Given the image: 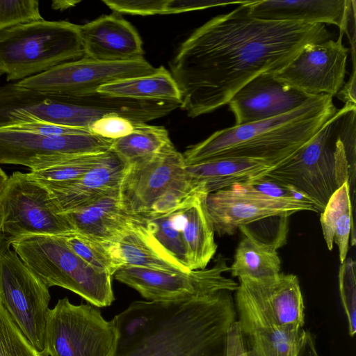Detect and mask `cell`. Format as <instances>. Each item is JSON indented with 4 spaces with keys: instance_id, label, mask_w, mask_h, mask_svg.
<instances>
[{
    "instance_id": "obj_1",
    "label": "cell",
    "mask_w": 356,
    "mask_h": 356,
    "mask_svg": "<svg viewBox=\"0 0 356 356\" xmlns=\"http://www.w3.org/2000/svg\"><path fill=\"white\" fill-rule=\"evenodd\" d=\"M247 3L195 29L170 63L181 95L180 107L191 118L228 104L250 80L276 73L307 44L330 39L323 24L276 22L251 16Z\"/></svg>"
},
{
    "instance_id": "obj_2",
    "label": "cell",
    "mask_w": 356,
    "mask_h": 356,
    "mask_svg": "<svg viewBox=\"0 0 356 356\" xmlns=\"http://www.w3.org/2000/svg\"><path fill=\"white\" fill-rule=\"evenodd\" d=\"M232 292L131 302L113 318L118 330L113 356H225L236 315Z\"/></svg>"
},
{
    "instance_id": "obj_3",
    "label": "cell",
    "mask_w": 356,
    "mask_h": 356,
    "mask_svg": "<svg viewBox=\"0 0 356 356\" xmlns=\"http://www.w3.org/2000/svg\"><path fill=\"white\" fill-rule=\"evenodd\" d=\"M333 97L316 95L297 108L269 119L234 125L188 147L186 165L220 158H245L276 168L312 139L334 115Z\"/></svg>"
},
{
    "instance_id": "obj_4",
    "label": "cell",
    "mask_w": 356,
    "mask_h": 356,
    "mask_svg": "<svg viewBox=\"0 0 356 356\" xmlns=\"http://www.w3.org/2000/svg\"><path fill=\"white\" fill-rule=\"evenodd\" d=\"M356 105L346 103L301 148L266 176L305 195L322 212L346 181L354 183Z\"/></svg>"
},
{
    "instance_id": "obj_5",
    "label": "cell",
    "mask_w": 356,
    "mask_h": 356,
    "mask_svg": "<svg viewBox=\"0 0 356 356\" xmlns=\"http://www.w3.org/2000/svg\"><path fill=\"white\" fill-rule=\"evenodd\" d=\"M84 57L79 25L40 20L0 31V72L17 82Z\"/></svg>"
},
{
    "instance_id": "obj_6",
    "label": "cell",
    "mask_w": 356,
    "mask_h": 356,
    "mask_svg": "<svg viewBox=\"0 0 356 356\" xmlns=\"http://www.w3.org/2000/svg\"><path fill=\"white\" fill-rule=\"evenodd\" d=\"M19 257L49 287L57 286L79 295L97 307L111 305V275L75 254L64 236H31L11 243Z\"/></svg>"
},
{
    "instance_id": "obj_7",
    "label": "cell",
    "mask_w": 356,
    "mask_h": 356,
    "mask_svg": "<svg viewBox=\"0 0 356 356\" xmlns=\"http://www.w3.org/2000/svg\"><path fill=\"white\" fill-rule=\"evenodd\" d=\"M0 231L8 241L76 232L48 188L30 172H15L0 196Z\"/></svg>"
},
{
    "instance_id": "obj_8",
    "label": "cell",
    "mask_w": 356,
    "mask_h": 356,
    "mask_svg": "<svg viewBox=\"0 0 356 356\" xmlns=\"http://www.w3.org/2000/svg\"><path fill=\"white\" fill-rule=\"evenodd\" d=\"M118 341L114 320L106 321L94 305H76L65 297L49 310L46 325L49 356H113Z\"/></svg>"
},
{
    "instance_id": "obj_9",
    "label": "cell",
    "mask_w": 356,
    "mask_h": 356,
    "mask_svg": "<svg viewBox=\"0 0 356 356\" xmlns=\"http://www.w3.org/2000/svg\"><path fill=\"white\" fill-rule=\"evenodd\" d=\"M50 300L49 287L13 250H6L0 259V301L31 345L47 355L46 325Z\"/></svg>"
},
{
    "instance_id": "obj_10",
    "label": "cell",
    "mask_w": 356,
    "mask_h": 356,
    "mask_svg": "<svg viewBox=\"0 0 356 356\" xmlns=\"http://www.w3.org/2000/svg\"><path fill=\"white\" fill-rule=\"evenodd\" d=\"M229 270L226 258L218 254L212 267L187 273H170L160 270L123 267L114 277L137 291L152 302L188 300L221 290L234 291L238 284L223 274Z\"/></svg>"
},
{
    "instance_id": "obj_11",
    "label": "cell",
    "mask_w": 356,
    "mask_h": 356,
    "mask_svg": "<svg viewBox=\"0 0 356 356\" xmlns=\"http://www.w3.org/2000/svg\"><path fill=\"white\" fill-rule=\"evenodd\" d=\"M113 141L90 132L49 136L17 125L3 127H0V164L19 165L35 171L66 156L109 151Z\"/></svg>"
},
{
    "instance_id": "obj_12",
    "label": "cell",
    "mask_w": 356,
    "mask_h": 356,
    "mask_svg": "<svg viewBox=\"0 0 356 356\" xmlns=\"http://www.w3.org/2000/svg\"><path fill=\"white\" fill-rule=\"evenodd\" d=\"M144 58L110 63L82 58L56 65L40 74L16 82L23 88L63 96H80L97 91L105 84L156 71Z\"/></svg>"
},
{
    "instance_id": "obj_13",
    "label": "cell",
    "mask_w": 356,
    "mask_h": 356,
    "mask_svg": "<svg viewBox=\"0 0 356 356\" xmlns=\"http://www.w3.org/2000/svg\"><path fill=\"white\" fill-rule=\"evenodd\" d=\"M205 207L218 236L232 235L240 226L271 217H289L302 211L317 212L309 202L270 197L252 189L246 182L208 193Z\"/></svg>"
},
{
    "instance_id": "obj_14",
    "label": "cell",
    "mask_w": 356,
    "mask_h": 356,
    "mask_svg": "<svg viewBox=\"0 0 356 356\" xmlns=\"http://www.w3.org/2000/svg\"><path fill=\"white\" fill-rule=\"evenodd\" d=\"M238 280L236 290L238 323L250 347L248 355L297 356L307 330L281 326L248 279Z\"/></svg>"
},
{
    "instance_id": "obj_15",
    "label": "cell",
    "mask_w": 356,
    "mask_h": 356,
    "mask_svg": "<svg viewBox=\"0 0 356 356\" xmlns=\"http://www.w3.org/2000/svg\"><path fill=\"white\" fill-rule=\"evenodd\" d=\"M183 154L172 142L156 154L129 165L119 188L123 209L142 216L172 186L186 179Z\"/></svg>"
},
{
    "instance_id": "obj_16",
    "label": "cell",
    "mask_w": 356,
    "mask_h": 356,
    "mask_svg": "<svg viewBox=\"0 0 356 356\" xmlns=\"http://www.w3.org/2000/svg\"><path fill=\"white\" fill-rule=\"evenodd\" d=\"M343 33L337 40L306 45L274 77L301 92L336 96L345 83L348 49L343 44Z\"/></svg>"
},
{
    "instance_id": "obj_17",
    "label": "cell",
    "mask_w": 356,
    "mask_h": 356,
    "mask_svg": "<svg viewBox=\"0 0 356 356\" xmlns=\"http://www.w3.org/2000/svg\"><path fill=\"white\" fill-rule=\"evenodd\" d=\"M315 96L279 81L274 73H263L238 90L227 104L235 125H243L291 111Z\"/></svg>"
},
{
    "instance_id": "obj_18",
    "label": "cell",
    "mask_w": 356,
    "mask_h": 356,
    "mask_svg": "<svg viewBox=\"0 0 356 356\" xmlns=\"http://www.w3.org/2000/svg\"><path fill=\"white\" fill-rule=\"evenodd\" d=\"M84 57L118 63L143 58V42L135 28L116 14L79 25Z\"/></svg>"
},
{
    "instance_id": "obj_19",
    "label": "cell",
    "mask_w": 356,
    "mask_h": 356,
    "mask_svg": "<svg viewBox=\"0 0 356 356\" xmlns=\"http://www.w3.org/2000/svg\"><path fill=\"white\" fill-rule=\"evenodd\" d=\"M128 167L110 149L99 165L76 179L60 183L40 181L48 188L60 211L66 213L119 190Z\"/></svg>"
},
{
    "instance_id": "obj_20",
    "label": "cell",
    "mask_w": 356,
    "mask_h": 356,
    "mask_svg": "<svg viewBox=\"0 0 356 356\" xmlns=\"http://www.w3.org/2000/svg\"><path fill=\"white\" fill-rule=\"evenodd\" d=\"M354 0H256L248 3L251 16L264 20L328 24L346 33Z\"/></svg>"
},
{
    "instance_id": "obj_21",
    "label": "cell",
    "mask_w": 356,
    "mask_h": 356,
    "mask_svg": "<svg viewBox=\"0 0 356 356\" xmlns=\"http://www.w3.org/2000/svg\"><path fill=\"white\" fill-rule=\"evenodd\" d=\"M276 167L245 158H220L186 165V178L195 190L206 193L245 183L267 175Z\"/></svg>"
},
{
    "instance_id": "obj_22",
    "label": "cell",
    "mask_w": 356,
    "mask_h": 356,
    "mask_svg": "<svg viewBox=\"0 0 356 356\" xmlns=\"http://www.w3.org/2000/svg\"><path fill=\"white\" fill-rule=\"evenodd\" d=\"M114 244L121 268L140 267L170 273L191 271L162 246L138 216Z\"/></svg>"
},
{
    "instance_id": "obj_23",
    "label": "cell",
    "mask_w": 356,
    "mask_h": 356,
    "mask_svg": "<svg viewBox=\"0 0 356 356\" xmlns=\"http://www.w3.org/2000/svg\"><path fill=\"white\" fill-rule=\"evenodd\" d=\"M76 232L104 241L115 242L132 225L136 216L122 208L119 190L89 205L65 213Z\"/></svg>"
},
{
    "instance_id": "obj_24",
    "label": "cell",
    "mask_w": 356,
    "mask_h": 356,
    "mask_svg": "<svg viewBox=\"0 0 356 356\" xmlns=\"http://www.w3.org/2000/svg\"><path fill=\"white\" fill-rule=\"evenodd\" d=\"M207 195L195 191L181 205V231L191 270L204 269L217 250L205 207Z\"/></svg>"
},
{
    "instance_id": "obj_25",
    "label": "cell",
    "mask_w": 356,
    "mask_h": 356,
    "mask_svg": "<svg viewBox=\"0 0 356 356\" xmlns=\"http://www.w3.org/2000/svg\"><path fill=\"white\" fill-rule=\"evenodd\" d=\"M246 278L281 326L293 330L302 329L305 305L296 275L280 273L276 277L264 281Z\"/></svg>"
},
{
    "instance_id": "obj_26",
    "label": "cell",
    "mask_w": 356,
    "mask_h": 356,
    "mask_svg": "<svg viewBox=\"0 0 356 356\" xmlns=\"http://www.w3.org/2000/svg\"><path fill=\"white\" fill-rule=\"evenodd\" d=\"M243 234L229 267L234 277H248L264 281L276 277L280 273L281 261L278 247L257 237L247 225L240 226Z\"/></svg>"
},
{
    "instance_id": "obj_27",
    "label": "cell",
    "mask_w": 356,
    "mask_h": 356,
    "mask_svg": "<svg viewBox=\"0 0 356 356\" xmlns=\"http://www.w3.org/2000/svg\"><path fill=\"white\" fill-rule=\"evenodd\" d=\"M320 221L328 250L335 243L341 264L346 259L349 242L355 244L349 181L344 182L330 197L321 212Z\"/></svg>"
},
{
    "instance_id": "obj_28",
    "label": "cell",
    "mask_w": 356,
    "mask_h": 356,
    "mask_svg": "<svg viewBox=\"0 0 356 356\" xmlns=\"http://www.w3.org/2000/svg\"><path fill=\"white\" fill-rule=\"evenodd\" d=\"M97 92L129 99L181 102V95L170 72L163 66L151 74L122 79L100 86Z\"/></svg>"
},
{
    "instance_id": "obj_29",
    "label": "cell",
    "mask_w": 356,
    "mask_h": 356,
    "mask_svg": "<svg viewBox=\"0 0 356 356\" xmlns=\"http://www.w3.org/2000/svg\"><path fill=\"white\" fill-rule=\"evenodd\" d=\"M170 142L163 127L138 122L131 134L113 140L111 150L129 165L156 154Z\"/></svg>"
},
{
    "instance_id": "obj_30",
    "label": "cell",
    "mask_w": 356,
    "mask_h": 356,
    "mask_svg": "<svg viewBox=\"0 0 356 356\" xmlns=\"http://www.w3.org/2000/svg\"><path fill=\"white\" fill-rule=\"evenodd\" d=\"M182 204L166 213L140 218L162 246L183 266L191 270L181 231Z\"/></svg>"
},
{
    "instance_id": "obj_31",
    "label": "cell",
    "mask_w": 356,
    "mask_h": 356,
    "mask_svg": "<svg viewBox=\"0 0 356 356\" xmlns=\"http://www.w3.org/2000/svg\"><path fill=\"white\" fill-rule=\"evenodd\" d=\"M64 237L67 246L93 268L111 276L121 268L114 242L101 241L77 232Z\"/></svg>"
},
{
    "instance_id": "obj_32",
    "label": "cell",
    "mask_w": 356,
    "mask_h": 356,
    "mask_svg": "<svg viewBox=\"0 0 356 356\" xmlns=\"http://www.w3.org/2000/svg\"><path fill=\"white\" fill-rule=\"evenodd\" d=\"M108 152L66 156L44 168L30 171V173L42 182L70 181L82 177L99 165Z\"/></svg>"
},
{
    "instance_id": "obj_33",
    "label": "cell",
    "mask_w": 356,
    "mask_h": 356,
    "mask_svg": "<svg viewBox=\"0 0 356 356\" xmlns=\"http://www.w3.org/2000/svg\"><path fill=\"white\" fill-rule=\"evenodd\" d=\"M0 356H49L24 337L0 301Z\"/></svg>"
},
{
    "instance_id": "obj_34",
    "label": "cell",
    "mask_w": 356,
    "mask_h": 356,
    "mask_svg": "<svg viewBox=\"0 0 356 356\" xmlns=\"http://www.w3.org/2000/svg\"><path fill=\"white\" fill-rule=\"evenodd\" d=\"M42 19L37 0H0V31Z\"/></svg>"
},
{
    "instance_id": "obj_35",
    "label": "cell",
    "mask_w": 356,
    "mask_h": 356,
    "mask_svg": "<svg viewBox=\"0 0 356 356\" xmlns=\"http://www.w3.org/2000/svg\"><path fill=\"white\" fill-rule=\"evenodd\" d=\"M339 286L348 333L353 337L356 332V280L355 263L351 258L346 259L341 263L339 272Z\"/></svg>"
},
{
    "instance_id": "obj_36",
    "label": "cell",
    "mask_w": 356,
    "mask_h": 356,
    "mask_svg": "<svg viewBox=\"0 0 356 356\" xmlns=\"http://www.w3.org/2000/svg\"><path fill=\"white\" fill-rule=\"evenodd\" d=\"M134 123L118 115H108L93 122L88 131L104 138L116 140L131 134L134 129Z\"/></svg>"
},
{
    "instance_id": "obj_37",
    "label": "cell",
    "mask_w": 356,
    "mask_h": 356,
    "mask_svg": "<svg viewBox=\"0 0 356 356\" xmlns=\"http://www.w3.org/2000/svg\"><path fill=\"white\" fill-rule=\"evenodd\" d=\"M246 184L258 193L273 198H291L311 202L305 195L284 183L266 175ZM312 203V202H311Z\"/></svg>"
},
{
    "instance_id": "obj_38",
    "label": "cell",
    "mask_w": 356,
    "mask_h": 356,
    "mask_svg": "<svg viewBox=\"0 0 356 356\" xmlns=\"http://www.w3.org/2000/svg\"><path fill=\"white\" fill-rule=\"evenodd\" d=\"M355 65H353V72L348 80L345 82L342 88L338 92L337 96L345 104H352L356 105L355 99Z\"/></svg>"
},
{
    "instance_id": "obj_39",
    "label": "cell",
    "mask_w": 356,
    "mask_h": 356,
    "mask_svg": "<svg viewBox=\"0 0 356 356\" xmlns=\"http://www.w3.org/2000/svg\"><path fill=\"white\" fill-rule=\"evenodd\" d=\"M297 356H320L316 348L315 337L309 331L307 332L304 342Z\"/></svg>"
},
{
    "instance_id": "obj_40",
    "label": "cell",
    "mask_w": 356,
    "mask_h": 356,
    "mask_svg": "<svg viewBox=\"0 0 356 356\" xmlns=\"http://www.w3.org/2000/svg\"><path fill=\"white\" fill-rule=\"evenodd\" d=\"M79 1L55 0L51 2V8L54 10H63L74 6Z\"/></svg>"
},
{
    "instance_id": "obj_41",
    "label": "cell",
    "mask_w": 356,
    "mask_h": 356,
    "mask_svg": "<svg viewBox=\"0 0 356 356\" xmlns=\"http://www.w3.org/2000/svg\"><path fill=\"white\" fill-rule=\"evenodd\" d=\"M8 176L0 167V196L1 195L8 180Z\"/></svg>"
},
{
    "instance_id": "obj_42",
    "label": "cell",
    "mask_w": 356,
    "mask_h": 356,
    "mask_svg": "<svg viewBox=\"0 0 356 356\" xmlns=\"http://www.w3.org/2000/svg\"><path fill=\"white\" fill-rule=\"evenodd\" d=\"M2 75H3V74L0 72V78H1V76Z\"/></svg>"
}]
</instances>
